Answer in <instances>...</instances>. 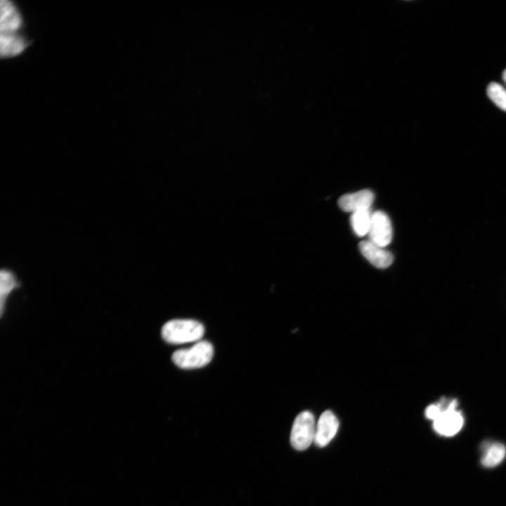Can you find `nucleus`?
Here are the masks:
<instances>
[{"label": "nucleus", "instance_id": "1", "mask_svg": "<svg viewBox=\"0 0 506 506\" xmlns=\"http://www.w3.org/2000/svg\"><path fill=\"white\" fill-rule=\"evenodd\" d=\"M162 337L168 343L180 344L200 341L205 328L202 323L191 319H174L162 328Z\"/></svg>", "mask_w": 506, "mask_h": 506}, {"label": "nucleus", "instance_id": "2", "mask_svg": "<svg viewBox=\"0 0 506 506\" xmlns=\"http://www.w3.org/2000/svg\"><path fill=\"white\" fill-rule=\"evenodd\" d=\"M214 354V348L207 341H198L192 346L174 351L171 356L173 362L179 368L193 369L208 364Z\"/></svg>", "mask_w": 506, "mask_h": 506}, {"label": "nucleus", "instance_id": "3", "mask_svg": "<svg viewBox=\"0 0 506 506\" xmlns=\"http://www.w3.org/2000/svg\"><path fill=\"white\" fill-rule=\"evenodd\" d=\"M441 401L443 407L438 416L433 420L434 430L442 436H454L462 429L464 423L462 415L457 409L458 401L456 399L446 398Z\"/></svg>", "mask_w": 506, "mask_h": 506}, {"label": "nucleus", "instance_id": "4", "mask_svg": "<svg viewBox=\"0 0 506 506\" xmlns=\"http://www.w3.org/2000/svg\"><path fill=\"white\" fill-rule=\"evenodd\" d=\"M316 424L309 411L300 413L295 418L290 434V443L298 450H306L314 442Z\"/></svg>", "mask_w": 506, "mask_h": 506}, {"label": "nucleus", "instance_id": "5", "mask_svg": "<svg viewBox=\"0 0 506 506\" xmlns=\"http://www.w3.org/2000/svg\"><path fill=\"white\" fill-rule=\"evenodd\" d=\"M369 240L377 245L384 247L392 239V227L389 216L382 211L372 212L371 223L368 233Z\"/></svg>", "mask_w": 506, "mask_h": 506}, {"label": "nucleus", "instance_id": "6", "mask_svg": "<svg viewBox=\"0 0 506 506\" xmlns=\"http://www.w3.org/2000/svg\"><path fill=\"white\" fill-rule=\"evenodd\" d=\"M338 427L339 421L335 414L330 410L324 411L316 426L315 444L320 448L327 445L335 436Z\"/></svg>", "mask_w": 506, "mask_h": 506}, {"label": "nucleus", "instance_id": "7", "mask_svg": "<svg viewBox=\"0 0 506 506\" xmlns=\"http://www.w3.org/2000/svg\"><path fill=\"white\" fill-rule=\"evenodd\" d=\"M358 247L364 257L377 268H387L393 262V255L389 252L369 240L361 241Z\"/></svg>", "mask_w": 506, "mask_h": 506}, {"label": "nucleus", "instance_id": "8", "mask_svg": "<svg viewBox=\"0 0 506 506\" xmlns=\"http://www.w3.org/2000/svg\"><path fill=\"white\" fill-rule=\"evenodd\" d=\"M0 28L1 34H15L21 28L22 19L17 7L10 1L1 2Z\"/></svg>", "mask_w": 506, "mask_h": 506}, {"label": "nucleus", "instance_id": "9", "mask_svg": "<svg viewBox=\"0 0 506 506\" xmlns=\"http://www.w3.org/2000/svg\"><path fill=\"white\" fill-rule=\"evenodd\" d=\"M373 200V193L365 189L341 196L338 204L344 212L353 213L358 210L370 209Z\"/></svg>", "mask_w": 506, "mask_h": 506}, {"label": "nucleus", "instance_id": "10", "mask_svg": "<svg viewBox=\"0 0 506 506\" xmlns=\"http://www.w3.org/2000/svg\"><path fill=\"white\" fill-rule=\"evenodd\" d=\"M25 39L18 34H1L0 37V51L1 57H13L21 53L27 47Z\"/></svg>", "mask_w": 506, "mask_h": 506}, {"label": "nucleus", "instance_id": "11", "mask_svg": "<svg viewBox=\"0 0 506 506\" xmlns=\"http://www.w3.org/2000/svg\"><path fill=\"white\" fill-rule=\"evenodd\" d=\"M20 283L15 273L8 268H1L0 273V304L1 313L3 314L6 299L11 292L19 287Z\"/></svg>", "mask_w": 506, "mask_h": 506}, {"label": "nucleus", "instance_id": "12", "mask_svg": "<svg viewBox=\"0 0 506 506\" xmlns=\"http://www.w3.org/2000/svg\"><path fill=\"white\" fill-rule=\"evenodd\" d=\"M506 448L500 443H488L484 450L481 462L486 467H493L499 465L505 458Z\"/></svg>", "mask_w": 506, "mask_h": 506}, {"label": "nucleus", "instance_id": "13", "mask_svg": "<svg viewBox=\"0 0 506 506\" xmlns=\"http://www.w3.org/2000/svg\"><path fill=\"white\" fill-rule=\"evenodd\" d=\"M372 212L370 209L358 210L351 214L350 221L354 233L358 236L368 235Z\"/></svg>", "mask_w": 506, "mask_h": 506}, {"label": "nucleus", "instance_id": "14", "mask_svg": "<svg viewBox=\"0 0 506 506\" xmlns=\"http://www.w3.org/2000/svg\"><path fill=\"white\" fill-rule=\"evenodd\" d=\"M487 94L498 108L506 111V89L502 86L495 82L489 84Z\"/></svg>", "mask_w": 506, "mask_h": 506}, {"label": "nucleus", "instance_id": "15", "mask_svg": "<svg viewBox=\"0 0 506 506\" xmlns=\"http://www.w3.org/2000/svg\"><path fill=\"white\" fill-rule=\"evenodd\" d=\"M502 79H503L505 83L506 84V70L502 73Z\"/></svg>", "mask_w": 506, "mask_h": 506}]
</instances>
